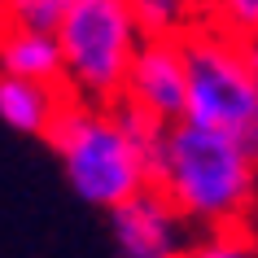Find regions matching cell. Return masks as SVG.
I'll return each mask as SVG.
<instances>
[{
    "label": "cell",
    "instance_id": "5",
    "mask_svg": "<svg viewBox=\"0 0 258 258\" xmlns=\"http://www.w3.org/2000/svg\"><path fill=\"white\" fill-rule=\"evenodd\" d=\"M109 232L127 258H171L188 249V219L153 184L109 206Z\"/></svg>",
    "mask_w": 258,
    "mask_h": 258
},
{
    "label": "cell",
    "instance_id": "8",
    "mask_svg": "<svg viewBox=\"0 0 258 258\" xmlns=\"http://www.w3.org/2000/svg\"><path fill=\"white\" fill-rule=\"evenodd\" d=\"M61 96H66V88H57V83L0 75V122L22 132V136H44Z\"/></svg>",
    "mask_w": 258,
    "mask_h": 258
},
{
    "label": "cell",
    "instance_id": "7",
    "mask_svg": "<svg viewBox=\"0 0 258 258\" xmlns=\"http://www.w3.org/2000/svg\"><path fill=\"white\" fill-rule=\"evenodd\" d=\"M0 75H18V79H40V83L66 88L57 35L0 18Z\"/></svg>",
    "mask_w": 258,
    "mask_h": 258
},
{
    "label": "cell",
    "instance_id": "4",
    "mask_svg": "<svg viewBox=\"0 0 258 258\" xmlns=\"http://www.w3.org/2000/svg\"><path fill=\"white\" fill-rule=\"evenodd\" d=\"M61 48L66 92L79 101L109 105L118 101L132 53L140 44V27L127 0H66L53 22Z\"/></svg>",
    "mask_w": 258,
    "mask_h": 258
},
{
    "label": "cell",
    "instance_id": "11",
    "mask_svg": "<svg viewBox=\"0 0 258 258\" xmlns=\"http://www.w3.org/2000/svg\"><path fill=\"white\" fill-rule=\"evenodd\" d=\"M61 5H66V0H5V22H22V27L53 31Z\"/></svg>",
    "mask_w": 258,
    "mask_h": 258
},
{
    "label": "cell",
    "instance_id": "9",
    "mask_svg": "<svg viewBox=\"0 0 258 258\" xmlns=\"http://www.w3.org/2000/svg\"><path fill=\"white\" fill-rule=\"evenodd\" d=\"M140 35H184L197 22V0H127Z\"/></svg>",
    "mask_w": 258,
    "mask_h": 258
},
{
    "label": "cell",
    "instance_id": "10",
    "mask_svg": "<svg viewBox=\"0 0 258 258\" xmlns=\"http://www.w3.org/2000/svg\"><path fill=\"white\" fill-rule=\"evenodd\" d=\"M197 22H210V27L245 40L258 31V0H197Z\"/></svg>",
    "mask_w": 258,
    "mask_h": 258
},
{
    "label": "cell",
    "instance_id": "2",
    "mask_svg": "<svg viewBox=\"0 0 258 258\" xmlns=\"http://www.w3.org/2000/svg\"><path fill=\"white\" fill-rule=\"evenodd\" d=\"M44 136L61 158V171H66L75 197L96 210H109L114 202L149 184L145 149L122 132L114 105L79 101L66 92Z\"/></svg>",
    "mask_w": 258,
    "mask_h": 258
},
{
    "label": "cell",
    "instance_id": "13",
    "mask_svg": "<svg viewBox=\"0 0 258 258\" xmlns=\"http://www.w3.org/2000/svg\"><path fill=\"white\" fill-rule=\"evenodd\" d=\"M0 18H5V0H0Z\"/></svg>",
    "mask_w": 258,
    "mask_h": 258
},
{
    "label": "cell",
    "instance_id": "12",
    "mask_svg": "<svg viewBox=\"0 0 258 258\" xmlns=\"http://www.w3.org/2000/svg\"><path fill=\"white\" fill-rule=\"evenodd\" d=\"M241 48H245V66H249V79H254V88H258V31H254V35H245Z\"/></svg>",
    "mask_w": 258,
    "mask_h": 258
},
{
    "label": "cell",
    "instance_id": "6",
    "mask_svg": "<svg viewBox=\"0 0 258 258\" xmlns=\"http://www.w3.org/2000/svg\"><path fill=\"white\" fill-rule=\"evenodd\" d=\"M122 101L140 105L158 122L184 118V101H188V79H184V53H179V35H140L127 79H122Z\"/></svg>",
    "mask_w": 258,
    "mask_h": 258
},
{
    "label": "cell",
    "instance_id": "1",
    "mask_svg": "<svg viewBox=\"0 0 258 258\" xmlns=\"http://www.w3.org/2000/svg\"><path fill=\"white\" fill-rule=\"evenodd\" d=\"M149 184L162 188L188 223L228 228L254 206L258 162L223 132L175 118L149 149Z\"/></svg>",
    "mask_w": 258,
    "mask_h": 258
},
{
    "label": "cell",
    "instance_id": "3",
    "mask_svg": "<svg viewBox=\"0 0 258 258\" xmlns=\"http://www.w3.org/2000/svg\"><path fill=\"white\" fill-rule=\"evenodd\" d=\"M179 53L188 79L184 118L232 136L249 162H258V88L249 79L241 40L210 22H192L179 35Z\"/></svg>",
    "mask_w": 258,
    "mask_h": 258
}]
</instances>
